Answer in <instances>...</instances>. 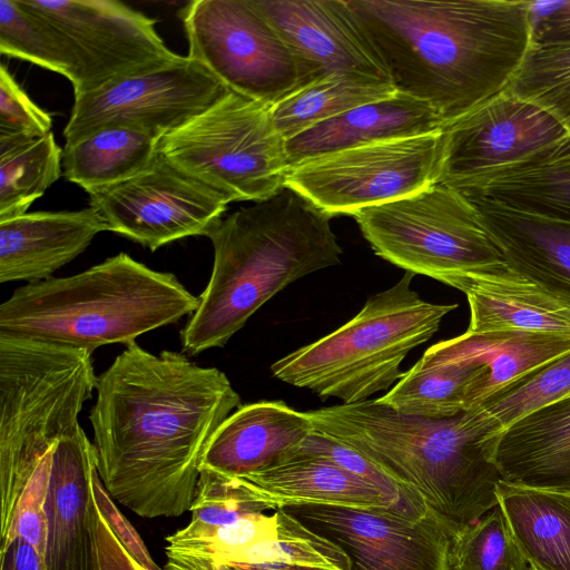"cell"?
Listing matches in <instances>:
<instances>
[{
	"label": "cell",
	"mask_w": 570,
	"mask_h": 570,
	"mask_svg": "<svg viewBox=\"0 0 570 570\" xmlns=\"http://www.w3.org/2000/svg\"><path fill=\"white\" fill-rule=\"evenodd\" d=\"M92 446L110 497L142 518L190 511L210 440L242 405L226 374L134 342L97 376Z\"/></svg>",
	"instance_id": "obj_1"
},
{
	"label": "cell",
	"mask_w": 570,
	"mask_h": 570,
	"mask_svg": "<svg viewBox=\"0 0 570 570\" xmlns=\"http://www.w3.org/2000/svg\"><path fill=\"white\" fill-rule=\"evenodd\" d=\"M397 92L444 125L509 88L531 46L527 0H347Z\"/></svg>",
	"instance_id": "obj_2"
},
{
	"label": "cell",
	"mask_w": 570,
	"mask_h": 570,
	"mask_svg": "<svg viewBox=\"0 0 570 570\" xmlns=\"http://www.w3.org/2000/svg\"><path fill=\"white\" fill-rule=\"evenodd\" d=\"M306 414L317 432L361 453L394 480L410 505L430 511L453 539L499 504L503 479L474 409L430 419L367 399Z\"/></svg>",
	"instance_id": "obj_3"
},
{
	"label": "cell",
	"mask_w": 570,
	"mask_h": 570,
	"mask_svg": "<svg viewBox=\"0 0 570 570\" xmlns=\"http://www.w3.org/2000/svg\"><path fill=\"white\" fill-rule=\"evenodd\" d=\"M333 217L284 186L243 207L208 234L214 263L199 306L180 331L183 352L223 347L267 301L287 285L341 263Z\"/></svg>",
	"instance_id": "obj_4"
},
{
	"label": "cell",
	"mask_w": 570,
	"mask_h": 570,
	"mask_svg": "<svg viewBox=\"0 0 570 570\" xmlns=\"http://www.w3.org/2000/svg\"><path fill=\"white\" fill-rule=\"evenodd\" d=\"M199 303L174 274L119 253L76 275L18 287L0 305V335L92 354L191 316Z\"/></svg>",
	"instance_id": "obj_5"
},
{
	"label": "cell",
	"mask_w": 570,
	"mask_h": 570,
	"mask_svg": "<svg viewBox=\"0 0 570 570\" xmlns=\"http://www.w3.org/2000/svg\"><path fill=\"white\" fill-rule=\"evenodd\" d=\"M91 353L0 335V534L56 444L78 426L96 389Z\"/></svg>",
	"instance_id": "obj_6"
},
{
	"label": "cell",
	"mask_w": 570,
	"mask_h": 570,
	"mask_svg": "<svg viewBox=\"0 0 570 570\" xmlns=\"http://www.w3.org/2000/svg\"><path fill=\"white\" fill-rule=\"evenodd\" d=\"M413 277L405 272L392 287L368 297L340 328L272 364V374L342 404L390 389L403 376L407 354L433 337L444 316L458 307L422 299L411 288Z\"/></svg>",
	"instance_id": "obj_7"
},
{
	"label": "cell",
	"mask_w": 570,
	"mask_h": 570,
	"mask_svg": "<svg viewBox=\"0 0 570 570\" xmlns=\"http://www.w3.org/2000/svg\"><path fill=\"white\" fill-rule=\"evenodd\" d=\"M158 150L229 203L274 196L285 186L289 168L272 107L232 90L163 135Z\"/></svg>",
	"instance_id": "obj_8"
},
{
	"label": "cell",
	"mask_w": 570,
	"mask_h": 570,
	"mask_svg": "<svg viewBox=\"0 0 570 570\" xmlns=\"http://www.w3.org/2000/svg\"><path fill=\"white\" fill-rule=\"evenodd\" d=\"M353 217L377 256L414 275L443 283L505 262L476 207L444 184L360 209Z\"/></svg>",
	"instance_id": "obj_9"
},
{
	"label": "cell",
	"mask_w": 570,
	"mask_h": 570,
	"mask_svg": "<svg viewBox=\"0 0 570 570\" xmlns=\"http://www.w3.org/2000/svg\"><path fill=\"white\" fill-rule=\"evenodd\" d=\"M179 17L187 57L232 91L274 107L311 83L301 60L253 0H194Z\"/></svg>",
	"instance_id": "obj_10"
},
{
	"label": "cell",
	"mask_w": 570,
	"mask_h": 570,
	"mask_svg": "<svg viewBox=\"0 0 570 570\" xmlns=\"http://www.w3.org/2000/svg\"><path fill=\"white\" fill-rule=\"evenodd\" d=\"M441 131L305 160L288 168L285 186L332 217L401 199L435 183Z\"/></svg>",
	"instance_id": "obj_11"
},
{
	"label": "cell",
	"mask_w": 570,
	"mask_h": 570,
	"mask_svg": "<svg viewBox=\"0 0 570 570\" xmlns=\"http://www.w3.org/2000/svg\"><path fill=\"white\" fill-rule=\"evenodd\" d=\"M67 39L76 59L75 96L170 67L185 57L156 31V19L115 0H26Z\"/></svg>",
	"instance_id": "obj_12"
},
{
	"label": "cell",
	"mask_w": 570,
	"mask_h": 570,
	"mask_svg": "<svg viewBox=\"0 0 570 570\" xmlns=\"http://www.w3.org/2000/svg\"><path fill=\"white\" fill-rule=\"evenodd\" d=\"M108 230L150 250L189 236H208L229 204L173 166L159 150L138 174L87 191Z\"/></svg>",
	"instance_id": "obj_13"
},
{
	"label": "cell",
	"mask_w": 570,
	"mask_h": 570,
	"mask_svg": "<svg viewBox=\"0 0 570 570\" xmlns=\"http://www.w3.org/2000/svg\"><path fill=\"white\" fill-rule=\"evenodd\" d=\"M230 89L187 56L179 62L75 96L63 129L66 144L105 128L124 127L156 137L183 126Z\"/></svg>",
	"instance_id": "obj_14"
},
{
	"label": "cell",
	"mask_w": 570,
	"mask_h": 570,
	"mask_svg": "<svg viewBox=\"0 0 570 570\" xmlns=\"http://www.w3.org/2000/svg\"><path fill=\"white\" fill-rule=\"evenodd\" d=\"M336 543L351 570H450L452 537L430 511L301 505L285 509Z\"/></svg>",
	"instance_id": "obj_15"
},
{
	"label": "cell",
	"mask_w": 570,
	"mask_h": 570,
	"mask_svg": "<svg viewBox=\"0 0 570 570\" xmlns=\"http://www.w3.org/2000/svg\"><path fill=\"white\" fill-rule=\"evenodd\" d=\"M568 135L549 110L509 88L444 125L435 183L452 186Z\"/></svg>",
	"instance_id": "obj_16"
},
{
	"label": "cell",
	"mask_w": 570,
	"mask_h": 570,
	"mask_svg": "<svg viewBox=\"0 0 570 570\" xmlns=\"http://www.w3.org/2000/svg\"><path fill=\"white\" fill-rule=\"evenodd\" d=\"M305 67L311 82L341 72L390 80L347 0H253Z\"/></svg>",
	"instance_id": "obj_17"
},
{
	"label": "cell",
	"mask_w": 570,
	"mask_h": 570,
	"mask_svg": "<svg viewBox=\"0 0 570 570\" xmlns=\"http://www.w3.org/2000/svg\"><path fill=\"white\" fill-rule=\"evenodd\" d=\"M96 459L79 424L55 446L46 513V570H94L91 510Z\"/></svg>",
	"instance_id": "obj_18"
},
{
	"label": "cell",
	"mask_w": 570,
	"mask_h": 570,
	"mask_svg": "<svg viewBox=\"0 0 570 570\" xmlns=\"http://www.w3.org/2000/svg\"><path fill=\"white\" fill-rule=\"evenodd\" d=\"M465 294L470 307L466 332H537L570 337V302L501 262L443 282Z\"/></svg>",
	"instance_id": "obj_19"
},
{
	"label": "cell",
	"mask_w": 570,
	"mask_h": 570,
	"mask_svg": "<svg viewBox=\"0 0 570 570\" xmlns=\"http://www.w3.org/2000/svg\"><path fill=\"white\" fill-rule=\"evenodd\" d=\"M315 431L306 414L283 401L240 405L217 429L203 465L245 475L293 458Z\"/></svg>",
	"instance_id": "obj_20"
},
{
	"label": "cell",
	"mask_w": 570,
	"mask_h": 570,
	"mask_svg": "<svg viewBox=\"0 0 570 570\" xmlns=\"http://www.w3.org/2000/svg\"><path fill=\"white\" fill-rule=\"evenodd\" d=\"M108 230L90 206L73 212H36L0 222V283L51 278Z\"/></svg>",
	"instance_id": "obj_21"
},
{
	"label": "cell",
	"mask_w": 570,
	"mask_h": 570,
	"mask_svg": "<svg viewBox=\"0 0 570 570\" xmlns=\"http://www.w3.org/2000/svg\"><path fill=\"white\" fill-rule=\"evenodd\" d=\"M451 187L468 199L570 222V134Z\"/></svg>",
	"instance_id": "obj_22"
},
{
	"label": "cell",
	"mask_w": 570,
	"mask_h": 570,
	"mask_svg": "<svg viewBox=\"0 0 570 570\" xmlns=\"http://www.w3.org/2000/svg\"><path fill=\"white\" fill-rule=\"evenodd\" d=\"M444 122L424 101L397 92L358 106L285 140L288 167L323 155L442 130Z\"/></svg>",
	"instance_id": "obj_23"
},
{
	"label": "cell",
	"mask_w": 570,
	"mask_h": 570,
	"mask_svg": "<svg viewBox=\"0 0 570 570\" xmlns=\"http://www.w3.org/2000/svg\"><path fill=\"white\" fill-rule=\"evenodd\" d=\"M235 476L248 495L267 510L301 505L407 508L375 485L312 455L296 454L273 466Z\"/></svg>",
	"instance_id": "obj_24"
},
{
	"label": "cell",
	"mask_w": 570,
	"mask_h": 570,
	"mask_svg": "<svg viewBox=\"0 0 570 570\" xmlns=\"http://www.w3.org/2000/svg\"><path fill=\"white\" fill-rule=\"evenodd\" d=\"M490 440L504 482L570 493V394Z\"/></svg>",
	"instance_id": "obj_25"
},
{
	"label": "cell",
	"mask_w": 570,
	"mask_h": 570,
	"mask_svg": "<svg viewBox=\"0 0 570 570\" xmlns=\"http://www.w3.org/2000/svg\"><path fill=\"white\" fill-rule=\"evenodd\" d=\"M499 245L505 262L522 276L570 302V222L469 199Z\"/></svg>",
	"instance_id": "obj_26"
},
{
	"label": "cell",
	"mask_w": 570,
	"mask_h": 570,
	"mask_svg": "<svg viewBox=\"0 0 570 570\" xmlns=\"http://www.w3.org/2000/svg\"><path fill=\"white\" fill-rule=\"evenodd\" d=\"M570 353V337L537 332L470 333L441 341L423 357L483 366L485 376L472 407ZM471 407V409H472Z\"/></svg>",
	"instance_id": "obj_27"
},
{
	"label": "cell",
	"mask_w": 570,
	"mask_h": 570,
	"mask_svg": "<svg viewBox=\"0 0 570 570\" xmlns=\"http://www.w3.org/2000/svg\"><path fill=\"white\" fill-rule=\"evenodd\" d=\"M499 504L533 570H570V493L501 481Z\"/></svg>",
	"instance_id": "obj_28"
},
{
	"label": "cell",
	"mask_w": 570,
	"mask_h": 570,
	"mask_svg": "<svg viewBox=\"0 0 570 570\" xmlns=\"http://www.w3.org/2000/svg\"><path fill=\"white\" fill-rule=\"evenodd\" d=\"M485 376L481 365L421 357L377 400L393 410L430 419H446L470 410Z\"/></svg>",
	"instance_id": "obj_29"
},
{
	"label": "cell",
	"mask_w": 570,
	"mask_h": 570,
	"mask_svg": "<svg viewBox=\"0 0 570 570\" xmlns=\"http://www.w3.org/2000/svg\"><path fill=\"white\" fill-rule=\"evenodd\" d=\"M159 137L124 127L98 130L62 149V175L86 191L125 180L154 159Z\"/></svg>",
	"instance_id": "obj_30"
},
{
	"label": "cell",
	"mask_w": 570,
	"mask_h": 570,
	"mask_svg": "<svg viewBox=\"0 0 570 570\" xmlns=\"http://www.w3.org/2000/svg\"><path fill=\"white\" fill-rule=\"evenodd\" d=\"M397 94L391 81L341 72L311 82L272 107L275 128L286 140L358 106Z\"/></svg>",
	"instance_id": "obj_31"
},
{
	"label": "cell",
	"mask_w": 570,
	"mask_h": 570,
	"mask_svg": "<svg viewBox=\"0 0 570 570\" xmlns=\"http://www.w3.org/2000/svg\"><path fill=\"white\" fill-rule=\"evenodd\" d=\"M276 530L245 550L222 557L230 570H351L347 554L285 509H276Z\"/></svg>",
	"instance_id": "obj_32"
},
{
	"label": "cell",
	"mask_w": 570,
	"mask_h": 570,
	"mask_svg": "<svg viewBox=\"0 0 570 570\" xmlns=\"http://www.w3.org/2000/svg\"><path fill=\"white\" fill-rule=\"evenodd\" d=\"M62 173V149L51 132L0 138V222L21 216Z\"/></svg>",
	"instance_id": "obj_33"
},
{
	"label": "cell",
	"mask_w": 570,
	"mask_h": 570,
	"mask_svg": "<svg viewBox=\"0 0 570 570\" xmlns=\"http://www.w3.org/2000/svg\"><path fill=\"white\" fill-rule=\"evenodd\" d=\"M0 52L76 80L73 52L57 27L26 0H0Z\"/></svg>",
	"instance_id": "obj_34"
},
{
	"label": "cell",
	"mask_w": 570,
	"mask_h": 570,
	"mask_svg": "<svg viewBox=\"0 0 570 570\" xmlns=\"http://www.w3.org/2000/svg\"><path fill=\"white\" fill-rule=\"evenodd\" d=\"M570 394V353L529 374L472 407L489 439L525 415Z\"/></svg>",
	"instance_id": "obj_35"
},
{
	"label": "cell",
	"mask_w": 570,
	"mask_h": 570,
	"mask_svg": "<svg viewBox=\"0 0 570 570\" xmlns=\"http://www.w3.org/2000/svg\"><path fill=\"white\" fill-rule=\"evenodd\" d=\"M450 570H530L500 504L452 540Z\"/></svg>",
	"instance_id": "obj_36"
},
{
	"label": "cell",
	"mask_w": 570,
	"mask_h": 570,
	"mask_svg": "<svg viewBox=\"0 0 570 570\" xmlns=\"http://www.w3.org/2000/svg\"><path fill=\"white\" fill-rule=\"evenodd\" d=\"M509 89L561 120L570 112V41L531 45Z\"/></svg>",
	"instance_id": "obj_37"
},
{
	"label": "cell",
	"mask_w": 570,
	"mask_h": 570,
	"mask_svg": "<svg viewBox=\"0 0 570 570\" xmlns=\"http://www.w3.org/2000/svg\"><path fill=\"white\" fill-rule=\"evenodd\" d=\"M265 510L263 504L248 495L237 476L202 466L190 508L191 522L219 527Z\"/></svg>",
	"instance_id": "obj_38"
},
{
	"label": "cell",
	"mask_w": 570,
	"mask_h": 570,
	"mask_svg": "<svg viewBox=\"0 0 570 570\" xmlns=\"http://www.w3.org/2000/svg\"><path fill=\"white\" fill-rule=\"evenodd\" d=\"M50 114L39 108L14 80L4 65L0 67V138L41 137L51 132Z\"/></svg>",
	"instance_id": "obj_39"
},
{
	"label": "cell",
	"mask_w": 570,
	"mask_h": 570,
	"mask_svg": "<svg viewBox=\"0 0 570 570\" xmlns=\"http://www.w3.org/2000/svg\"><path fill=\"white\" fill-rule=\"evenodd\" d=\"M297 454L312 455L327 460L351 474L375 485L386 495L403 503L407 508L413 509L402 488L373 462L355 450L316 430L305 440Z\"/></svg>",
	"instance_id": "obj_40"
},
{
	"label": "cell",
	"mask_w": 570,
	"mask_h": 570,
	"mask_svg": "<svg viewBox=\"0 0 570 570\" xmlns=\"http://www.w3.org/2000/svg\"><path fill=\"white\" fill-rule=\"evenodd\" d=\"M166 541L164 570H230L208 532L194 523L189 522Z\"/></svg>",
	"instance_id": "obj_41"
},
{
	"label": "cell",
	"mask_w": 570,
	"mask_h": 570,
	"mask_svg": "<svg viewBox=\"0 0 570 570\" xmlns=\"http://www.w3.org/2000/svg\"><path fill=\"white\" fill-rule=\"evenodd\" d=\"M92 495L110 529L131 557L147 570H164L154 561L137 530L116 505L97 470L92 474Z\"/></svg>",
	"instance_id": "obj_42"
},
{
	"label": "cell",
	"mask_w": 570,
	"mask_h": 570,
	"mask_svg": "<svg viewBox=\"0 0 570 570\" xmlns=\"http://www.w3.org/2000/svg\"><path fill=\"white\" fill-rule=\"evenodd\" d=\"M531 45L570 41V0H527Z\"/></svg>",
	"instance_id": "obj_43"
},
{
	"label": "cell",
	"mask_w": 570,
	"mask_h": 570,
	"mask_svg": "<svg viewBox=\"0 0 570 570\" xmlns=\"http://www.w3.org/2000/svg\"><path fill=\"white\" fill-rule=\"evenodd\" d=\"M91 534L94 546V570H147L121 544L95 499L91 510Z\"/></svg>",
	"instance_id": "obj_44"
},
{
	"label": "cell",
	"mask_w": 570,
	"mask_h": 570,
	"mask_svg": "<svg viewBox=\"0 0 570 570\" xmlns=\"http://www.w3.org/2000/svg\"><path fill=\"white\" fill-rule=\"evenodd\" d=\"M0 570H46L45 558L35 547L17 538L1 546Z\"/></svg>",
	"instance_id": "obj_45"
},
{
	"label": "cell",
	"mask_w": 570,
	"mask_h": 570,
	"mask_svg": "<svg viewBox=\"0 0 570 570\" xmlns=\"http://www.w3.org/2000/svg\"><path fill=\"white\" fill-rule=\"evenodd\" d=\"M561 121L563 122V125H564V127H566V129H567L568 134H570V112H569L567 116H564V117L561 119Z\"/></svg>",
	"instance_id": "obj_46"
},
{
	"label": "cell",
	"mask_w": 570,
	"mask_h": 570,
	"mask_svg": "<svg viewBox=\"0 0 570 570\" xmlns=\"http://www.w3.org/2000/svg\"><path fill=\"white\" fill-rule=\"evenodd\" d=\"M530 570H533V569H530Z\"/></svg>",
	"instance_id": "obj_47"
}]
</instances>
